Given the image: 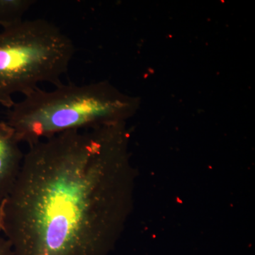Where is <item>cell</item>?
Instances as JSON below:
<instances>
[{
  "label": "cell",
  "instance_id": "cell-1",
  "mask_svg": "<svg viewBox=\"0 0 255 255\" xmlns=\"http://www.w3.org/2000/svg\"><path fill=\"white\" fill-rule=\"evenodd\" d=\"M120 134L97 127L28 145L0 203V228L13 255L103 254L118 218Z\"/></svg>",
  "mask_w": 255,
  "mask_h": 255
},
{
  "label": "cell",
  "instance_id": "cell-2",
  "mask_svg": "<svg viewBox=\"0 0 255 255\" xmlns=\"http://www.w3.org/2000/svg\"><path fill=\"white\" fill-rule=\"evenodd\" d=\"M130 105L105 84L63 83L52 91L38 89L15 102L6 122L20 143L30 145L62 132L117 123Z\"/></svg>",
  "mask_w": 255,
  "mask_h": 255
},
{
  "label": "cell",
  "instance_id": "cell-3",
  "mask_svg": "<svg viewBox=\"0 0 255 255\" xmlns=\"http://www.w3.org/2000/svg\"><path fill=\"white\" fill-rule=\"evenodd\" d=\"M73 41L47 20H23L0 32V105L27 96L43 82L58 87L75 54Z\"/></svg>",
  "mask_w": 255,
  "mask_h": 255
},
{
  "label": "cell",
  "instance_id": "cell-4",
  "mask_svg": "<svg viewBox=\"0 0 255 255\" xmlns=\"http://www.w3.org/2000/svg\"><path fill=\"white\" fill-rule=\"evenodd\" d=\"M23 155L12 128L0 119V203L14 186Z\"/></svg>",
  "mask_w": 255,
  "mask_h": 255
},
{
  "label": "cell",
  "instance_id": "cell-5",
  "mask_svg": "<svg viewBox=\"0 0 255 255\" xmlns=\"http://www.w3.org/2000/svg\"><path fill=\"white\" fill-rule=\"evenodd\" d=\"M34 3L33 0H0V26L4 29L21 23Z\"/></svg>",
  "mask_w": 255,
  "mask_h": 255
},
{
  "label": "cell",
  "instance_id": "cell-6",
  "mask_svg": "<svg viewBox=\"0 0 255 255\" xmlns=\"http://www.w3.org/2000/svg\"><path fill=\"white\" fill-rule=\"evenodd\" d=\"M0 255H14L9 241L4 237L0 228Z\"/></svg>",
  "mask_w": 255,
  "mask_h": 255
}]
</instances>
